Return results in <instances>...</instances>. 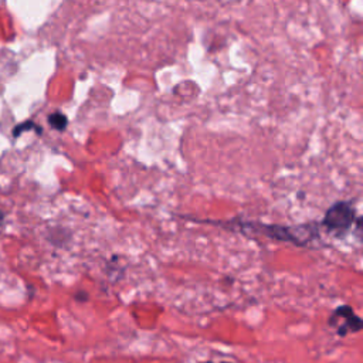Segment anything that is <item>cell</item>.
Here are the masks:
<instances>
[{
    "label": "cell",
    "instance_id": "1",
    "mask_svg": "<svg viewBox=\"0 0 363 363\" xmlns=\"http://www.w3.org/2000/svg\"><path fill=\"white\" fill-rule=\"evenodd\" d=\"M354 220V207L350 203L339 201L335 203L328 211L323 218V224L330 231H346L352 227Z\"/></svg>",
    "mask_w": 363,
    "mask_h": 363
},
{
    "label": "cell",
    "instance_id": "2",
    "mask_svg": "<svg viewBox=\"0 0 363 363\" xmlns=\"http://www.w3.org/2000/svg\"><path fill=\"white\" fill-rule=\"evenodd\" d=\"M328 323L330 326L336 328L339 336H346L349 332H352V333L359 332L363 326L362 319L347 305L336 308L335 312L332 313V316L329 318Z\"/></svg>",
    "mask_w": 363,
    "mask_h": 363
},
{
    "label": "cell",
    "instance_id": "3",
    "mask_svg": "<svg viewBox=\"0 0 363 363\" xmlns=\"http://www.w3.org/2000/svg\"><path fill=\"white\" fill-rule=\"evenodd\" d=\"M48 123L52 129H57V130H64L68 125V118L61 113V112H52L48 115Z\"/></svg>",
    "mask_w": 363,
    "mask_h": 363
},
{
    "label": "cell",
    "instance_id": "4",
    "mask_svg": "<svg viewBox=\"0 0 363 363\" xmlns=\"http://www.w3.org/2000/svg\"><path fill=\"white\" fill-rule=\"evenodd\" d=\"M30 129H35L38 133H41V128H38L34 122H24V123H20V125H17L16 128H14V130H13V136H18L23 130H30Z\"/></svg>",
    "mask_w": 363,
    "mask_h": 363
},
{
    "label": "cell",
    "instance_id": "5",
    "mask_svg": "<svg viewBox=\"0 0 363 363\" xmlns=\"http://www.w3.org/2000/svg\"><path fill=\"white\" fill-rule=\"evenodd\" d=\"M75 298H77L78 301H86V299H88V294H86V292H78V294L75 295Z\"/></svg>",
    "mask_w": 363,
    "mask_h": 363
},
{
    "label": "cell",
    "instance_id": "6",
    "mask_svg": "<svg viewBox=\"0 0 363 363\" xmlns=\"http://www.w3.org/2000/svg\"><path fill=\"white\" fill-rule=\"evenodd\" d=\"M4 221V213L0 210V224Z\"/></svg>",
    "mask_w": 363,
    "mask_h": 363
},
{
    "label": "cell",
    "instance_id": "7",
    "mask_svg": "<svg viewBox=\"0 0 363 363\" xmlns=\"http://www.w3.org/2000/svg\"><path fill=\"white\" fill-rule=\"evenodd\" d=\"M203 363H213V362H203Z\"/></svg>",
    "mask_w": 363,
    "mask_h": 363
},
{
    "label": "cell",
    "instance_id": "8",
    "mask_svg": "<svg viewBox=\"0 0 363 363\" xmlns=\"http://www.w3.org/2000/svg\"><path fill=\"white\" fill-rule=\"evenodd\" d=\"M221 363H230V362H221Z\"/></svg>",
    "mask_w": 363,
    "mask_h": 363
}]
</instances>
